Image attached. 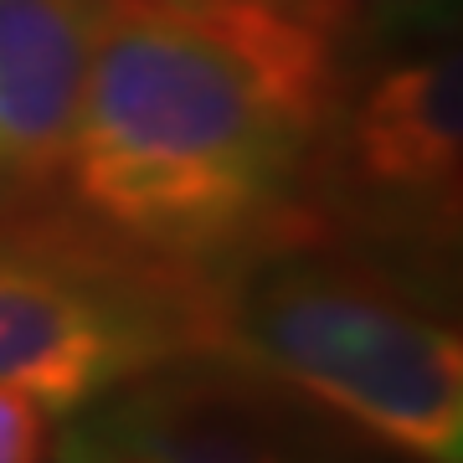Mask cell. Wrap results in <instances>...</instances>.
I'll list each match as a JSON object with an SVG mask.
<instances>
[{
	"mask_svg": "<svg viewBox=\"0 0 463 463\" xmlns=\"http://www.w3.org/2000/svg\"><path fill=\"white\" fill-rule=\"evenodd\" d=\"M335 109V47L268 0H93L62 181L103 237L222 268L304 216Z\"/></svg>",
	"mask_w": 463,
	"mask_h": 463,
	"instance_id": "cell-1",
	"label": "cell"
},
{
	"mask_svg": "<svg viewBox=\"0 0 463 463\" xmlns=\"http://www.w3.org/2000/svg\"><path fill=\"white\" fill-rule=\"evenodd\" d=\"M212 355L417 463H463V345L402 279L298 216L216 268Z\"/></svg>",
	"mask_w": 463,
	"mask_h": 463,
	"instance_id": "cell-2",
	"label": "cell"
},
{
	"mask_svg": "<svg viewBox=\"0 0 463 463\" xmlns=\"http://www.w3.org/2000/svg\"><path fill=\"white\" fill-rule=\"evenodd\" d=\"M181 355H212L206 273L103 232H0V386L67 417Z\"/></svg>",
	"mask_w": 463,
	"mask_h": 463,
	"instance_id": "cell-3",
	"label": "cell"
},
{
	"mask_svg": "<svg viewBox=\"0 0 463 463\" xmlns=\"http://www.w3.org/2000/svg\"><path fill=\"white\" fill-rule=\"evenodd\" d=\"M47 463H325L279 386L222 355H181L62 417Z\"/></svg>",
	"mask_w": 463,
	"mask_h": 463,
	"instance_id": "cell-4",
	"label": "cell"
},
{
	"mask_svg": "<svg viewBox=\"0 0 463 463\" xmlns=\"http://www.w3.org/2000/svg\"><path fill=\"white\" fill-rule=\"evenodd\" d=\"M335 165L365 201L453 232L463 181V57L453 42L386 62L350 109H335Z\"/></svg>",
	"mask_w": 463,
	"mask_h": 463,
	"instance_id": "cell-5",
	"label": "cell"
},
{
	"mask_svg": "<svg viewBox=\"0 0 463 463\" xmlns=\"http://www.w3.org/2000/svg\"><path fill=\"white\" fill-rule=\"evenodd\" d=\"M93 0H0V212L67 175Z\"/></svg>",
	"mask_w": 463,
	"mask_h": 463,
	"instance_id": "cell-6",
	"label": "cell"
},
{
	"mask_svg": "<svg viewBox=\"0 0 463 463\" xmlns=\"http://www.w3.org/2000/svg\"><path fill=\"white\" fill-rule=\"evenodd\" d=\"M288 16H298L304 26H315L335 52L355 42V36H371L381 32L386 21H397L407 11V0H268Z\"/></svg>",
	"mask_w": 463,
	"mask_h": 463,
	"instance_id": "cell-7",
	"label": "cell"
},
{
	"mask_svg": "<svg viewBox=\"0 0 463 463\" xmlns=\"http://www.w3.org/2000/svg\"><path fill=\"white\" fill-rule=\"evenodd\" d=\"M52 412L36 397L0 386V463H47Z\"/></svg>",
	"mask_w": 463,
	"mask_h": 463,
	"instance_id": "cell-8",
	"label": "cell"
}]
</instances>
